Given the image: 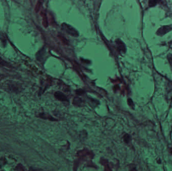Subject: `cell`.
<instances>
[{
	"label": "cell",
	"instance_id": "6da1fadb",
	"mask_svg": "<svg viewBox=\"0 0 172 171\" xmlns=\"http://www.w3.org/2000/svg\"><path fill=\"white\" fill-rule=\"evenodd\" d=\"M61 27L62 29L64 31L66 32L67 33L70 34L71 35H72L74 37H77L79 36V33L77 32V31L71 26L66 23H64L61 25Z\"/></svg>",
	"mask_w": 172,
	"mask_h": 171
},
{
	"label": "cell",
	"instance_id": "7a4b0ae2",
	"mask_svg": "<svg viewBox=\"0 0 172 171\" xmlns=\"http://www.w3.org/2000/svg\"><path fill=\"white\" fill-rule=\"evenodd\" d=\"M172 27L170 26H165L160 28L157 32V34L159 36H163L168 32L171 31Z\"/></svg>",
	"mask_w": 172,
	"mask_h": 171
},
{
	"label": "cell",
	"instance_id": "3957f363",
	"mask_svg": "<svg viewBox=\"0 0 172 171\" xmlns=\"http://www.w3.org/2000/svg\"><path fill=\"white\" fill-rule=\"evenodd\" d=\"M55 97L60 101H68L66 96L64 93L60 92H59V91L56 92L55 93Z\"/></svg>",
	"mask_w": 172,
	"mask_h": 171
},
{
	"label": "cell",
	"instance_id": "277c9868",
	"mask_svg": "<svg viewBox=\"0 0 172 171\" xmlns=\"http://www.w3.org/2000/svg\"><path fill=\"white\" fill-rule=\"evenodd\" d=\"M167 58L169 61V63L170 65L171 68V70L172 71V54H169L167 56Z\"/></svg>",
	"mask_w": 172,
	"mask_h": 171
},
{
	"label": "cell",
	"instance_id": "5b68a950",
	"mask_svg": "<svg viewBox=\"0 0 172 171\" xmlns=\"http://www.w3.org/2000/svg\"><path fill=\"white\" fill-rule=\"evenodd\" d=\"M159 1H149V5L150 7H153L157 5L158 3H159Z\"/></svg>",
	"mask_w": 172,
	"mask_h": 171
},
{
	"label": "cell",
	"instance_id": "8992f818",
	"mask_svg": "<svg viewBox=\"0 0 172 171\" xmlns=\"http://www.w3.org/2000/svg\"><path fill=\"white\" fill-rule=\"evenodd\" d=\"M0 65L3 66H8V63L0 57Z\"/></svg>",
	"mask_w": 172,
	"mask_h": 171
},
{
	"label": "cell",
	"instance_id": "52a82bcc",
	"mask_svg": "<svg viewBox=\"0 0 172 171\" xmlns=\"http://www.w3.org/2000/svg\"><path fill=\"white\" fill-rule=\"evenodd\" d=\"M130 140V136H129V135H128L127 134L125 136V137H124V140H125V142L127 143H128L129 142Z\"/></svg>",
	"mask_w": 172,
	"mask_h": 171
},
{
	"label": "cell",
	"instance_id": "ba28073f",
	"mask_svg": "<svg viewBox=\"0 0 172 171\" xmlns=\"http://www.w3.org/2000/svg\"><path fill=\"white\" fill-rule=\"evenodd\" d=\"M131 171H137V170H136V169L135 168H133V169H132L131 170Z\"/></svg>",
	"mask_w": 172,
	"mask_h": 171
},
{
	"label": "cell",
	"instance_id": "9c48e42d",
	"mask_svg": "<svg viewBox=\"0 0 172 171\" xmlns=\"http://www.w3.org/2000/svg\"><path fill=\"white\" fill-rule=\"evenodd\" d=\"M171 153L172 154V148H171Z\"/></svg>",
	"mask_w": 172,
	"mask_h": 171
}]
</instances>
